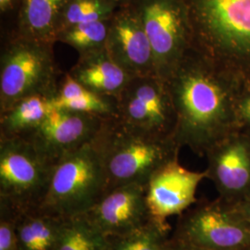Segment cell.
Returning <instances> with one entry per match:
<instances>
[{"label": "cell", "instance_id": "obj_1", "mask_svg": "<svg viewBox=\"0 0 250 250\" xmlns=\"http://www.w3.org/2000/svg\"><path fill=\"white\" fill-rule=\"evenodd\" d=\"M175 114L172 137L198 156L240 128L241 86L193 48L166 82Z\"/></svg>", "mask_w": 250, "mask_h": 250}, {"label": "cell", "instance_id": "obj_2", "mask_svg": "<svg viewBox=\"0 0 250 250\" xmlns=\"http://www.w3.org/2000/svg\"><path fill=\"white\" fill-rule=\"evenodd\" d=\"M193 49L250 89V0H187Z\"/></svg>", "mask_w": 250, "mask_h": 250}, {"label": "cell", "instance_id": "obj_3", "mask_svg": "<svg viewBox=\"0 0 250 250\" xmlns=\"http://www.w3.org/2000/svg\"><path fill=\"white\" fill-rule=\"evenodd\" d=\"M101 157L107 191L129 184L146 185L165 163L178 158L180 147L171 136L151 134L107 117L93 140Z\"/></svg>", "mask_w": 250, "mask_h": 250}, {"label": "cell", "instance_id": "obj_4", "mask_svg": "<svg viewBox=\"0 0 250 250\" xmlns=\"http://www.w3.org/2000/svg\"><path fill=\"white\" fill-rule=\"evenodd\" d=\"M54 44L15 33L0 57V113L33 96L53 99L61 80Z\"/></svg>", "mask_w": 250, "mask_h": 250}, {"label": "cell", "instance_id": "obj_5", "mask_svg": "<svg viewBox=\"0 0 250 250\" xmlns=\"http://www.w3.org/2000/svg\"><path fill=\"white\" fill-rule=\"evenodd\" d=\"M106 191L104 166L92 141L67 155L54 166L41 208L62 218L83 214Z\"/></svg>", "mask_w": 250, "mask_h": 250}, {"label": "cell", "instance_id": "obj_6", "mask_svg": "<svg viewBox=\"0 0 250 250\" xmlns=\"http://www.w3.org/2000/svg\"><path fill=\"white\" fill-rule=\"evenodd\" d=\"M136 10L155 57L156 72L165 83L193 47L187 0H135Z\"/></svg>", "mask_w": 250, "mask_h": 250}, {"label": "cell", "instance_id": "obj_7", "mask_svg": "<svg viewBox=\"0 0 250 250\" xmlns=\"http://www.w3.org/2000/svg\"><path fill=\"white\" fill-rule=\"evenodd\" d=\"M54 166L22 137H0V200L23 209L40 207Z\"/></svg>", "mask_w": 250, "mask_h": 250}, {"label": "cell", "instance_id": "obj_8", "mask_svg": "<svg viewBox=\"0 0 250 250\" xmlns=\"http://www.w3.org/2000/svg\"><path fill=\"white\" fill-rule=\"evenodd\" d=\"M170 237L206 250H250V224L218 197L180 215Z\"/></svg>", "mask_w": 250, "mask_h": 250}, {"label": "cell", "instance_id": "obj_9", "mask_svg": "<svg viewBox=\"0 0 250 250\" xmlns=\"http://www.w3.org/2000/svg\"><path fill=\"white\" fill-rule=\"evenodd\" d=\"M205 178L207 170H188L179 163L178 158L161 166L150 176L146 188L150 222L163 232H170L169 218L180 216L197 204V188Z\"/></svg>", "mask_w": 250, "mask_h": 250}, {"label": "cell", "instance_id": "obj_10", "mask_svg": "<svg viewBox=\"0 0 250 250\" xmlns=\"http://www.w3.org/2000/svg\"><path fill=\"white\" fill-rule=\"evenodd\" d=\"M106 118L52 108L43 123L22 138L55 166L67 155L92 142Z\"/></svg>", "mask_w": 250, "mask_h": 250}, {"label": "cell", "instance_id": "obj_11", "mask_svg": "<svg viewBox=\"0 0 250 250\" xmlns=\"http://www.w3.org/2000/svg\"><path fill=\"white\" fill-rule=\"evenodd\" d=\"M208 179L219 197L229 204L250 197V130L238 128L215 144L205 155Z\"/></svg>", "mask_w": 250, "mask_h": 250}, {"label": "cell", "instance_id": "obj_12", "mask_svg": "<svg viewBox=\"0 0 250 250\" xmlns=\"http://www.w3.org/2000/svg\"><path fill=\"white\" fill-rule=\"evenodd\" d=\"M106 49L111 59L131 76L157 75L150 41L132 5L120 7L112 16Z\"/></svg>", "mask_w": 250, "mask_h": 250}, {"label": "cell", "instance_id": "obj_13", "mask_svg": "<svg viewBox=\"0 0 250 250\" xmlns=\"http://www.w3.org/2000/svg\"><path fill=\"white\" fill-rule=\"evenodd\" d=\"M143 184H129L106 192L84 216L107 237L122 235L150 222Z\"/></svg>", "mask_w": 250, "mask_h": 250}, {"label": "cell", "instance_id": "obj_14", "mask_svg": "<svg viewBox=\"0 0 250 250\" xmlns=\"http://www.w3.org/2000/svg\"><path fill=\"white\" fill-rule=\"evenodd\" d=\"M69 72L85 88L115 99L133 78L111 59L106 47L79 56Z\"/></svg>", "mask_w": 250, "mask_h": 250}, {"label": "cell", "instance_id": "obj_15", "mask_svg": "<svg viewBox=\"0 0 250 250\" xmlns=\"http://www.w3.org/2000/svg\"><path fill=\"white\" fill-rule=\"evenodd\" d=\"M67 1L21 0L15 33L45 43H57Z\"/></svg>", "mask_w": 250, "mask_h": 250}, {"label": "cell", "instance_id": "obj_16", "mask_svg": "<svg viewBox=\"0 0 250 250\" xmlns=\"http://www.w3.org/2000/svg\"><path fill=\"white\" fill-rule=\"evenodd\" d=\"M16 211L20 250H55L65 218L46 211L41 206L16 208Z\"/></svg>", "mask_w": 250, "mask_h": 250}, {"label": "cell", "instance_id": "obj_17", "mask_svg": "<svg viewBox=\"0 0 250 250\" xmlns=\"http://www.w3.org/2000/svg\"><path fill=\"white\" fill-rule=\"evenodd\" d=\"M53 108L67 109L102 117L117 116V99L101 96L85 88L70 72L64 74L51 99Z\"/></svg>", "mask_w": 250, "mask_h": 250}, {"label": "cell", "instance_id": "obj_18", "mask_svg": "<svg viewBox=\"0 0 250 250\" xmlns=\"http://www.w3.org/2000/svg\"><path fill=\"white\" fill-rule=\"evenodd\" d=\"M53 108L51 99L33 96L0 113V137H23L43 123Z\"/></svg>", "mask_w": 250, "mask_h": 250}, {"label": "cell", "instance_id": "obj_19", "mask_svg": "<svg viewBox=\"0 0 250 250\" xmlns=\"http://www.w3.org/2000/svg\"><path fill=\"white\" fill-rule=\"evenodd\" d=\"M107 236L84 214L65 218L54 250H106Z\"/></svg>", "mask_w": 250, "mask_h": 250}, {"label": "cell", "instance_id": "obj_20", "mask_svg": "<svg viewBox=\"0 0 250 250\" xmlns=\"http://www.w3.org/2000/svg\"><path fill=\"white\" fill-rule=\"evenodd\" d=\"M111 18L68 27L59 33L57 42L72 46L79 56L105 48Z\"/></svg>", "mask_w": 250, "mask_h": 250}, {"label": "cell", "instance_id": "obj_21", "mask_svg": "<svg viewBox=\"0 0 250 250\" xmlns=\"http://www.w3.org/2000/svg\"><path fill=\"white\" fill-rule=\"evenodd\" d=\"M170 237L169 232L149 222L133 232L107 237L106 250H167Z\"/></svg>", "mask_w": 250, "mask_h": 250}, {"label": "cell", "instance_id": "obj_22", "mask_svg": "<svg viewBox=\"0 0 250 250\" xmlns=\"http://www.w3.org/2000/svg\"><path fill=\"white\" fill-rule=\"evenodd\" d=\"M119 8L114 0H68L63 9L60 32L76 24L108 20Z\"/></svg>", "mask_w": 250, "mask_h": 250}, {"label": "cell", "instance_id": "obj_23", "mask_svg": "<svg viewBox=\"0 0 250 250\" xmlns=\"http://www.w3.org/2000/svg\"><path fill=\"white\" fill-rule=\"evenodd\" d=\"M16 216L14 207L0 200V250H20Z\"/></svg>", "mask_w": 250, "mask_h": 250}, {"label": "cell", "instance_id": "obj_24", "mask_svg": "<svg viewBox=\"0 0 250 250\" xmlns=\"http://www.w3.org/2000/svg\"><path fill=\"white\" fill-rule=\"evenodd\" d=\"M236 115L239 127L250 130V89H242L236 104Z\"/></svg>", "mask_w": 250, "mask_h": 250}, {"label": "cell", "instance_id": "obj_25", "mask_svg": "<svg viewBox=\"0 0 250 250\" xmlns=\"http://www.w3.org/2000/svg\"><path fill=\"white\" fill-rule=\"evenodd\" d=\"M230 205L235 212H237L250 224V197Z\"/></svg>", "mask_w": 250, "mask_h": 250}, {"label": "cell", "instance_id": "obj_26", "mask_svg": "<svg viewBox=\"0 0 250 250\" xmlns=\"http://www.w3.org/2000/svg\"><path fill=\"white\" fill-rule=\"evenodd\" d=\"M167 250H206L200 248H197L192 245H188L183 242L176 241L170 237V243Z\"/></svg>", "mask_w": 250, "mask_h": 250}, {"label": "cell", "instance_id": "obj_27", "mask_svg": "<svg viewBox=\"0 0 250 250\" xmlns=\"http://www.w3.org/2000/svg\"><path fill=\"white\" fill-rule=\"evenodd\" d=\"M21 0H0V11L1 13H8L18 9Z\"/></svg>", "mask_w": 250, "mask_h": 250}, {"label": "cell", "instance_id": "obj_28", "mask_svg": "<svg viewBox=\"0 0 250 250\" xmlns=\"http://www.w3.org/2000/svg\"><path fill=\"white\" fill-rule=\"evenodd\" d=\"M114 1L120 7H123V6H128L133 4L135 0H114Z\"/></svg>", "mask_w": 250, "mask_h": 250}]
</instances>
